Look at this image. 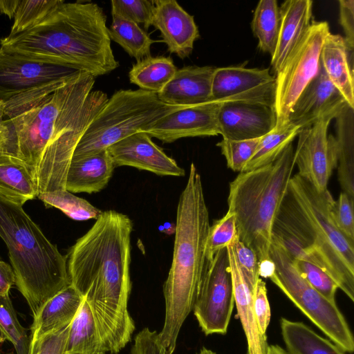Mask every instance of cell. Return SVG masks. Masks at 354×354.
Here are the masks:
<instances>
[{
	"label": "cell",
	"mask_w": 354,
	"mask_h": 354,
	"mask_svg": "<svg viewBox=\"0 0 354 354\" xmlns=\"http://www.w3.org/2000/svg\"><path fill=\"white\" fill-rule=\"evenodd\" d=\"M95 77L82 72L74 78L35 89L5 101L8 127L1 147L32 171L39 194L66 189L74 151L108 101L92 91Z\"/></svg>",
	"instance_id": "6da1fadb"
},
{
	"label": "cell",
	"mask_w": 354,
	"mask_h": 354,
	"mask_svg": "<svg viewBox=\"0 0 354 354\" xmlns=\"http://www.w3.org/2000/svg\"><path fill=\"white\" fill-rule=\"evenodd\" d=\"M133 226L127 215L102 212L66 256L71 285L89 305L102 346L111 354L122 350L136 329L127 308Z\"/></svg>",
	"instance_id": "7a4b0ae2"
},
{
	"label": "cell",
	"mask_w": 354,
	"mask_h": 354,
	"mask_svg": "<svg viewBox=\"0 0 354 354\" xmlns=\"http://www.w3.org/2000/svg\"><path fill=\"white\" fill-rule=\"evenodd\" d=\"M6 51L69 66L95 78L116 69L103 9L92 2L66 3L29 30L0 40Z\"/></svg>",
	"instance_id": "3957f363"
},
{
	"label": "cell",
	"mask_w": 354,
	"mask_h": 354,
	"mask_svg": "<svg viewBox=\"0 0 354 354\" xmlns=\"http://www.w3.org/2000/svg\"><path fill=\"white\" fill-rule=\"evenodd\" d=\"M334 201L328 189L319 192L296 174L290 179L272 231L294 239L303 250L302 260L322 269L354 301V241L333 220Z\"/></svg>",
	"instance_id": "277c9868"
},
{
	"label": "cell",
	"mask_w": 354,
	"mask_h": 354,
	"mask_svg": "<svg viewBox=\"0 0 354 354\" xmlns=\"http://www.w3.org/2000/svg\"><path fill=\"white\" fill-rule=\"evenodd\" d=\"M210 228L202 180L194 163L180 195L173 257L163 285L165 317L158 337L173 354L180 328L192 311L209 261L206 246Z\"/></svg>",
	"instance_id": "5b68a950"
},
{
	"label": "cell",
	"mask_w": 354,
	"mask_h": 354,
	"mask_svg": "<svg viewBox=\"0 0 354 354\" xmlns=\"http://www.w3.org/2000/svg\"><path fill=\"white\" fill-rule=\"evenodd\" d=\"M0 236L6 243L18 290L35 316L71 285L67 257L44 234L22 205L0 195Z\"/></svg>",
	"instance_id": "8992f818"
},
{
	"label": "cell",
	"mask_w": 354,
	"mask_h": 354,
	"mask_svg": "<svg viewBox=\"0 0 354 354\" xmlns=\"http://www.w3.org/2000/svg\"><path fill=\"white\" fill-rule=\"evenodd\" d=\"M292 143L272 163L241 172L230 183L228 211L236 216L239 240L257 255L270 260L272 230L294 169Z\"/></svg>",
	"instance_id": "52a82bcc"
},
{
	"label": "cell",
	"mask_w": 354,
	"mask_h": 354,
	"mask_svg": "<svg viewBox=\"0 0 354 354\" xmlns=\"http://www.w3.org/2000/svg\"><path fill=\"white\" fill-rule=\"evenodd\" d=\"M180 107L166 104L157 93L140 88L118 91L88 127L72 159L106 149L119 140L144 131L161 117Z\"/></svg>",
	"instance_id": "ba28073f"
},
{
	"label": "cell",
	"mask_w": 354,
	"mask_h": 354,
	"mask_svg": "<svg viewBox=\"0 0 354 354\" xmlns=\"http://www.w3.org/2000/svg\"><path fill=\"white\" fill-rule=\"evenodd\" d=\"M269 254L274 264L270 280L336 346L353 353V335L336 303L324 297L299 274L286 250L272 239Z\"/></svg>",
	"instance_id": "9c48e42d"
},
{
	"label": "cell",
	"mask_w": 354,
	"mask_h": 354,
	"mask_svg": "<svg viewBox=\"0 0 354 354\" xmlns=\"http://www.w3.org/2000/svg\"><path fill=\"white\" fill-rule=\"evenodd\" d=\"M330 32L326 21H312L305 35L275 77L276 126L286 123L297 99L317 75L322 45Z\"/></svg>",
	"instance_id": "30bf717a"
},
{
	"label": "cell",
	"mask_w": 354,
	"mask_h": 354,
	"mask_svg": "<svg viewBox=\"0 0 354 354\" xmlns=\"http://www.w3.org/2000/svg\"><path fill=\"white\" fill-rule=\"evenodd\" d=\"M234 305L227 250H218L208 263L193 308L206 335L227 333Z\"/></svg>",
	"instance_id": "8fae6325"
},
{
	"label": "cell",
	"mask_w": 354,
	"mask_h": 354,
	"mask_svg": "<svg viewBox=\"0 0 354 354\" xmlns=\"http://www.w3.org/2000/svg\"><path fill=\"white\" fill-rule=\"evenodd\" d=\"M346 104L326 111L315 123L301 129L298 134L294 151V163L299 169L297 174L319 192L328 189L330 177L337 168L335 138L328 135V129L330 121Z\"/></svg>",
	"instance_id": "7c38bea8"
},
{
	"label": "cell",
	"mask_w": 354,
	"mask_h": 354,
	"mask_svg": "<svg viewBox=\"0 0 354 354\" xmlns=\"http://www.w3.org/2000/svg\"><path fill=\"white\" fill-rule=\"evenodd\" d=\"M82 72L19 56L0 47V100L5 102L35 89L70 80Z\"/></svg>",
	"instance_id": "4fadbf2b"
},
{
	"label": "cell",
	"mask_w": 354,
	"mask_h": 354,
	"mask_svg": "<svg viewBox=\"0 0 354 354\" xmlns=\"http://www.w3.org/2000/svg\"><path fill=\"white\" fill-rule=\"evenodd\" d=\"M275 77L269 68L243 66L216 68L211 102L259 101L274 106Z\"/></svg>",
	"instance_id": "5bb4252c"
},
{
	"label": "cell",
	"mask_w": 354,
	"mask_h": 354,
	"mask_svg": "<svg viewBox=\"0 0 354 354\" xmlns=\"http://www.w3.org/2000/svg\"><path fill=\"white\" fill-rule=\"evenodd\" d=\"M219 134L223 139L245 140L261 138L277 125L274 107L259 101L220 103L218 115Z\"/></svg>",
	"instance_id": "9a60e30c"
},
{
	"label": "cell",
	"mask_w": 354,
	"mask_h": 354,
	"mask_svg": "<svg viewBox=\"0 0 354 354\" xmlns=\"http://www.w3.org/2000/svg\"><path fill=\"white\" fill-rule=\"evenodd\" d=\"M219 106L220 103L209 102L183 106L161 117L142 131L163 143L187 137L217 136Z\"/></svg>",
	"instance_id": "2e32d148"
},
{
	"label": "cell",
	"mask_w": 354,
	"mask_h": 354,
	"mask_svg": "<svg viewBox=\"0 0 354 354\" xmlns=\"http://www.w3.org/2000/svg\"><path fill=\"white\" fill-rule=\"evenodd\" d=\"M115 166H130L160 176H183L185 170L156 145L147 133L138 131L107 149Z\"/></svg>",
	"instance_id": "e0dca14e"
},
{
	"label": "cell",
	"mask_w": 354,
	"mask_h": 354,
	"mask_svg": "<svg viewBox=\"0 0 354 354\" xmlns=\"http://www.w3.org/2000/svg\"><path fill=\"white\" fill-rule=\"evenodd\" d=\"M152 26L160 32L170 53L180 59L190 55L200 37L194 17L175 0H154Z\"/></svg>",
	"instance_id": "ac0fdd59"
},
{
	"label": "cell",
	"mask_w": 354,
	"mask_h": 354,
	"mask_svg": "<svg viewBox=\"0 0 354 354\" xmlns=\"http://www.w3.org/2000/svg\"><path fill=\"white\" fill-rule=\"evenodd\" d=\"M347 104L319 63L317 75L293 104L288 122L300 129L309 127L326 111Z\"/></svg>",
	"instance_id": "d6986e66"
},
{
	"label": "cell",
	"mask_w": 354,
	"mask_h": 354,
	"mask_svg": "<svg viewBox=\"0 0 354 354\" xmlns=\"http://www.w3.org/2000/svg\"><path fill=\"white\" fill-rule=\"evenodd\" d=\"M215 67L187 66L178 69L173 78L157 93L171 106H187L211 102L212 81Z\"/></svg>",
	"instance_id": "ffe728a7"
},
{
	"label": "cell",
	"mask_w": 354,
	"mask_h": 354,
	"mask_svg": "<svg viewBox=\"0 0 354 354\" xmlns=\"http://www.w3.org/2000/svg\"><path fill=\"white\" fill-rule=\"evenodd\" d=\"M280 26L271 65L277 74L301 41L312 21L313 1L287 0L279 8Z\"/></svg>",
	"instance_id": "44dd1931"
},
{
	"label": "cell",
	"mask_w": 354,
	"mask_h": 354,
	"mask_svg": "<svg viewBox=\"0 0 354 354\" xmlns=\"http://www.w3.org/2000/svg\"><path fill=\"white\" fill-rule=\"evenodd\" d=\"M84 299L72 285L48 299L33 317L29 335L30 348L43 337L68 326Z\"/></svg>",
	"instance_id": "7402d4cb"
},
{
	"label": "cell",
	"mask_w": 354,
	"mask_h": 354,
	"mask_svg": "<svg viewBox=\"0 0 354 354\" xmlns=\"http://www.w3.org/2000/svg\"><path fill=\"white\" fill-rule=\"evenodd\" d=\"M319 63L347 104L354 109L353 50L348 48L343 37L328 33L322 47Z\"/></svg>",
	"instance_id": "603a6c76"
},
{
	"label": "cell",
	"mask_w": 354,
	"mask_h": 354,
	"mask_svg": "<svg viewBox=\"0 0 354 354\" xmlns=\"http://www.w3.org/2000/svg\"><path fill=\"white\" fill-rule=\"evenodd\" d=\"M229 263L234 288V304L245 333L248 354H267V335L259 328L252 304L253 291L246 283L238 265L231 245L227 248Z\"/></svg>",
	"instance_id": "cb8c5ba5"
},
{
	"label": "cell",
	"mask_w": 354,
	"mask_h": 354,
	"mask_svg": "<svg viewBox=\"0 0 354 354\" xmlns=\"http://www.w3.org/2000/svg\"><path fill=\"white\" fill-rule=\"evenodd\" d=\"M115 167L107 149L73 158L66 174V189L73 193L98 192L108 184Z\"/></svg>",
	"instance_id": "d4e9b609"
},
{
	"label": "cell",
	"mask_w": 354,
	"mask_h": 354,
	"mask_svg": "<svg viewBox=\"0 0 354 354\" xmlns=\"http://www.w3.org/2000/svg\"><path fill=\"white\" fill-rule=\"evenodd\" d=\"M37 193L30 168L15 155L0 148V195L23 205L37 197Z\"/></svg>",
	"instance_id": "484cf974"
},
{
	"label": "cell",
	"mask_w": 354,
	"mask_h": 354,
	"mask_svg": "<svg viewBox=\"0 0 354 354\" xmlns=\"http://www.w3.org/2000/svg\"><path fill=\"white\" fill-rule=\"evenodd\" d=\"M354 109L346 104L335 117L337 178L342 192L354 198Z\"/></svg>",
	"instance_id": "4316f807"
},
{
	"label": "cell",
	"mask_w": 354,
	"mask_h": 354,
	"mask_svg": "<svg viewBox=\"0 0 354 354\" xmlns=\"http://www.w3.org/2000/svg\"><path fill=\"white\" fill-rule=\"evenodd\" d=\"M288 354H344L333 342L317 334L301 322L280 320Z\"/></svg>",
	"instance_id": "83f0119b"
},
{
	"label": "cell",
	"mask_w": 354,
	"mask_h": 354,
	"mask_svg": "<svg viewBox=\"0 0 354 354\" xmlns=\"http://www.w3.org/2000/svg\"><path fill=\"white\" fill-rule=\"evenodd\" d=\"M97 324L84 299L69 325L65 354H105Z\"/></svg>",
	"instance_id": "f1b7e54d"
},
{
	"label": "cell",
	"mask_w": 354,
	"mask_h": 354,
	"mask_svg": "<svg viewBox=\"0 0 354 354\" xmlns=\"http://www.w3.org/2000/svg\"><path fill=\"white\" fill-rule=\"evenodd\" d=\"M177 70L171 57L150 55L133 64L129 77L130 82L140 89L158 93L173 78Z\"/></svg>",
	"instance_id": "f546056e"
},
{
	"label": "cell",
	"mask_w": 354,
	"mask_h": 354,
	"mask_svg": "<svg viewBox=\"0 0 354 354\" xmlns=\"http://www.w3.org/2000/svg\"><path fill=\"white\" fill-rule=\"evenodd\" d=\"M300 130L298 127L289 122L281 126H276L269 133L260 138L252 156L242 172L252 171L273 162L286 147L292 143Z\"/></svg>",
	"instance_id": "4dcf8cb0"
},
{
	"label": "cell",
	"mask_w": 354,
	"mask_h": 354,
	"mask_svg": "<svg viewBox=\"0 0 354 354\" xmlns=\"http://www.w3.org/2000/svg\"><path fill=\"white\" fill-rule=\"evenodd\" d=\"M109 35L131 57L137 61L151 55L155 42L138 24L117 15H112Z\"/></svg>",
	"instance_id": "1f68e13d"
},
{
	"label": "cell",
	"mask_w": 354,
	"mask_h": 354,
	"mask_svg": "<svg viewBox=\"0 0 354 354\" xmlns=\"http://www.w3.org/2000/svg\"><path fill=\"white\" fill-rule=\"evenodd\" d=\"M254 35L258 39L259 48L270 54L274 53L280 26V13L276 0H261L254 10L252 21Z\"/></svg>",
	"instance_id": "d6a6232c"
},
{
	"label": "cell",
	"mask_w": 354,
	"mask_h": 354,
	"mask_svg": "<svg viewBox=\"0 0 354 354\" xmlns=\"http://www.w3.org/2000/svg\"><path fill=\"white\" fill-rule=\"evenodd\" d=\"M37 197L44 202L46 207L57 208L76 221L96 219L102 212L86 200L73 195L66 189L41 193Z\"/></svg>",
	"instance_id": "836d02e7"
},
{
	"label": "cell",
	"mask_w": 354,
	"mask_h": 354,
	"mask_svg": "<svg viewBox=\"0 0 354 354\" xmlns=\"http://www.w3.org/2000/svg\"><path fill=\"white\" fill-rule=\"evenodd\" d=\"M64 1L62 0H18L9 36L25 32L45 19Z\"/></svg>",
	"instance_id": "e575fe53"
},
{
	"label": "cell",
	"mask_w": 354,
	"mask_h": 354,
	"mask_svg": "<svg viewBox=\"0 0 354 354\" xmlns=\"http://www.w3.org/2000/svg\"><path fill=\"white\" fill-rule=\"evenodd\" d=\"M0 330L3 342H10L16 354H29L30 337L18 319L10 295H0Z\"/></svg>",
	"instance_id": "d590c367"
},
{
	"label": "cell",
	"mask_w": 354,
	"mask_h": 354,
	"mask_svg": "<svg viewBox=\"0 0 354 354\" xmlns=\"http://www.w3.org/2000/svg\"><path fill=\"white\" fill-rule=\"evenodd\" d=\"M238 236L236 216L227 210L225 215L210 225L206 246V256L209 262L220 250L227 248Z\"/></svg>",
	"instance_id": "8d00e7d4"
},
{
	"label": "cell",
	"mask_w": 354,
	"mask_h": 354,
	"mask_svg": "<svg viewBox=\"0 0 354 354\" xmlns=\"http://www.w3.org/2000/svg\"><path fill=\"white\" fill-rule=\"evenodd\" d=\"M111 15H117L137 24L142 25L145 30L152 26L154 0H113Z\"/></svg>",
	"instance_id": "74e56055"
},
{
	"label": "cell",
	"mask_w": 354,
	"mask_h": 354,
	"mask_svg": "<svg viewBox=\"0 0 354 354\" xmlns=\"http://www.w3.org/2000/svg\"><path fill=\"white\" fill-rule=\"evenodd\" d=\"M259 140L260 138L245 140L222 139L216 145L221 149L227 167L241 173L252 156Z\"/></svg>",
	"instance_id": "f35d334b"
},
{
	"label": "cell",
	"mask_w": 354,
	"mask_h": 354,
	"mask_svg": "<svg viewBox=\"0 0 354 354\" xmlns=\"http://www.w3.org/2000/svg\"><path fill=\"white\" fill-rule=\"evenodd\" d=\"M292 261L299 274L314 289L329 301L335 302V297L338 286L328 274L310 262L293 259Z\"/></svg>",
	"instance_id": "ab89813d"
},
{
	"label": "cell",
	"mask_w": 354,
	"mask_h": 354,
	"mask_svg": "<svg viewBox=\"0 0 354 354\" xmlns=\"http://www.w3.org/2000/svg\"><path fill=\"white\" fill-rule=\"evenodd\" d=\"M333 220L339 231L354 241V198L342 192L331 207Z\"/></svg>",
	"instance_id": "60d3db41"
},
{
	"label": "cell",
	"mask_w": 354,
	"mask_h": 354,
	"mask_svg": "<svg viewBox=\"0 0 354 354\" xmlns=\"http://www.w3.org/2000/svg\"><path fill=\"white\" fill-rule=\"evenodd\" d=\"M242 274L250 289L254 292L259 277V261L256 254L237 236L231 244Z\"/></svg>",
	"instance_id": "b9f144b4"
},
{
	"label": "cell",
	"mask_w": 354,
	"mask_h": 354,
	"mask_svg": "<svg viewBox=\"0 0 354 354\" xmlns=\"http://www.w3.org/2000/svg\"><path fill=\"white\" fill-rule=\"evenodd\" d=\"M253 308L260 332L266 335V330L270 321V308L267 295L266 284L259 279L252 297Z\"/></svg>",
	"instance_id": "7bdbcfd3"
},
{
	"label": "cell",
	"mask_w": 354,
	"mask_h": 354,
	"mask_svg": "<svg viewBox=\"0 0 354 354\" xmlns=\"http://www.w3.org/2000/svg\"><path fill=\"white\" fill-rule=\"evenodd\" d=\"M69 325L39 339L30 348L29 354H65Z\"/></svg>",
	"instance_id": "ee69618b"
},
{
	"label": "cell",
	"mask_w": 354,
	"mask_h": 354,
	"mask_svg": "<svg viewBox=\"0 0 354 354\" xmlns=\"http://www.w3.org/2000/svg\"><path fill=\"white\" fill-rule=\"evenodd\" d=\"M130 354H167V353L159 340L158 333L145 327L136 335Z\"/></svg>",
	"instance_id": "f6af8a7d"
},
{
	"label": "cell",
	"mask_w": 354,
	"mask_h": 354,
	"mask_svg": "<svg viewBox=\"0 0 354 354\" xmlns=\"http://www.w3.org/2000/svg\"><path fill=\"white\" fill-rule=\"evenodd\" d=\"M339 23L345 33L344 40L348 49L354 50V1L339 0Z\"/></svg>",
	"instance_id": "bcb514c9"
},
{
	"label": "cell",
	"mask_w": 354,
	"mask_h": 354,
	"mask_svg": "<svg viewBox=\"0 0 354 354\" xmlns=\"http://www.w3.org/2000/svg\"><path fill=\"white\" fill-rule=\"evenodd\" d=\"M15 283V277L12 266L0 259V295H9L10 290Z\"/></svg>",
	"instance_id": "7dc6e473"
},
{
	"label": "cell",
	"mask_w": 354,
	"mask_h": 354,
	"mask_svg": "<svg viewBox=\"0 0 354 354\" xmlns=\"http://www.w3.org/2000/svg\"><path fill=\"white\" fill-rule=\"evenodd\" d=\"M17 3L18 0H0V14L13 19Z\"/></svg>",
	"instance_id": "c3c4849f"
},
{
	"label": "cell",
	"mask_w": 354,
	"mask_h": 354,
	"mask_svg": "<svg viewBox=\"0 0 354 354\" xmlns=\"http://www.w3.org/2000/svg\"><path fill=\"white\" fill-rule=\"evenodd\" d=\"M274 271V264L272 260H265L259 262V277L270 278Z\"/></svg>",
	"instance_id": "681fc988"
},
{
	"label": "cell",
	"mask_w": 354,
	"mask_h": 354,
	"mask_svg": "<svg viewBox=\"0 0 354 354\" xmlns=\"http://www.w3.org/2000/svg\"><path fill=\"white\" fill-rule=\"evenodd\" d=\"M5 103L4 101L0 100V133L8 134V127L6 120H3Z\"/></svg>",
	"instance_id": "f907efd6"
},
{
	"label": "cell",
	"mask_w": 354,
	"mask_h": 354,
	"mask_svg": "<svg viewBox=\"0 0 354 354\" xmlns=\"http://www.w3.org/2000/svg\"><path fill=\"white\" fill-rule=\"evenodd\" d=\"M159 230L167 234H172L175 233L176 231V223L167 222L163 225L159 227Z\"/></svg>",
	"instance_id": "816d5d0a"
},
{
	"label": "cell",
	"mask_w": 354,
	"mask_h": 354,
	"mask_svg": "<svg viewBox=\"0 0 354 354\" xmlns=\"http://www.w3.org/2000/svg\"><path fill=\"white\" fill-rule=\"evenodd\" d=\"M196 354H216V353L209 349L203 347L200 350V351Z\"/></svg>",
	"instance_id": "f5cc1de1"
},
{
	"label": "cell",
	"mask_w": 354,
	"mask_h": 354,
	"mask_svg": "<svg viewBox=\"0 0 354 354\" xmlns=\"http://www.w3.org/2000/svg\"><path fill=\"white\" fill-rule=\"evenodd\" d=\"M8 134L0 133V145H3L8 140Z\"/></svg>",
	"instance_id": "db71d44e"
},
{
	"label": "cell",
	"mask_w": 354,
	"mask_h": 354,
	"mask_svg": "<svg viewBox=\"0 0 354 354\" xmlns=\"http://www.w3.org/2000/svg\"><path fill=\"white\" fill-rule=\"evenodd\" d=\"M0 342H3L2 336L0 330Z\"/></svg>",
	"instance_id": "11a10c76"
}]
</instances>
